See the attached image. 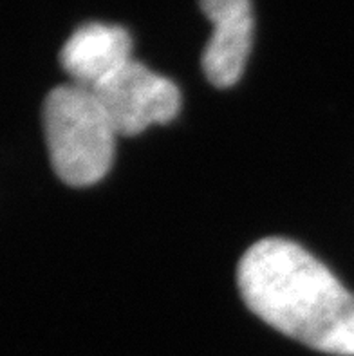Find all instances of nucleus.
I'll list each match as a JSON object with an SVG mask.
<instances>
[{"mask_svg": "<svg viewBox=\"0 0 354 356\" xmlns=\"http://www.w3.org/2000/svg\"><path fill=\"white\" fill-rule=\"evenodd\" d=\"M237 286L273 330L314 351L354 356V293L300 244L257 241L239 261Z\"/></svg>", "mask_w": 354, "mask_h": 356, "instance_id": "obj_1", "label": "nucleus"}, {"mask_svg": "<svg viewBox=\"0 0 354 356\" xmlns=\"http://www.w3.org/2000/svg\"><path fill=\"white\" fill-rule=\"evenodd\" d=\"M118 136H138L150 125H165L181 111V90L170 78L130 60L92 89Z\"/></svg>", "mask_w": 354, "mask_h": 356, "instance_id": "obj_3", "label": "nucleus"}, {"mask_svg": "<svg viewBox=\"0 0 354 356\" xmlns=\"http://www.w3.org/2000/svg\"><path fill=\"white\" fill-rule=\"evenodd\" d=\"M44 131L54 174L69 186H92L108 174L116 129L90 89H53L44 104Z\"/></svg>", "mask_w": 354, "mask_h": 356, "instance_id": "obj_2", "label": "nucleus"}, {"mask_svg": "<svg viewBox=\"0 0 354 356\" xmlns=\"http://www.w3.org/2000/svg\"><path fill=\"white\" fill-rule=\"evenodd\" d=\"M199 4L214 26L201 58L202 71L211 86L228 89L241 80L253 44L251 0H199Z\"/></svg>", "mask_w": 354, "mask_h": 356, "instance_id": "obj_4", "label": "nucleus"}, {"mask_svg": "<svg viewBox=\"0 0 354 356\" xmlns=\"http://www.w3.org/2000/svg\"><path fill=\"white\" fill-rule=\"evenodd\" d=\"M132 38L121 26L90 22L72 33L60 51L63 71L77 86L95 89L132 60Z\"/></svg>", "mask_w": 354, "mask_h": 356, "instance_id": "obj_5", "label": "nucleus"}]
</instances>
